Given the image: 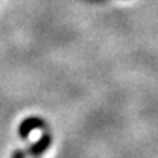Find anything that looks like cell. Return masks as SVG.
<instances>
[{
    "label": "cell",
    "instance_id": "1",
    "mask_svg": "<svg viewBox=\"0 0 158 158\" xmlns=\"http://www.w3.org/2000/svg\"><path fill=\"white\" fill-rule=\"evenodd\" d=\"M37 129H45V122L38 116H29L25 117L18 126V135L22 139H27L34 130Z\"/></svg>",
    "mask_w": 158,
    "mask_h": 158
},
{
    "label": "cell",
    "instance_id": "2",
    "mask_svg": "<svg viewBox=\"0 0 158 158\" xmlns=\"http://www.w3.org/2000/svg\"><path fill=\"white\" fill-rule=\"evenodd\" d=\"M51 142H53L51 135L50 133H47V132H44V133L40 136L34 143H31V145L28 147V149H27V155L31 157V158L41 157V155L51 147Z\"/></svg>",
    "mask_w": 158,
    "mask_h": 158
},
{
    "label": "cell",
    "instance_id": "3",
    "mask_svg": "<svg viewBox=\"0 0 158 158\" xmlns=\"http://www.w3.org/2000/svg\"><path fill=\"white\" fill-rule=\"evenodd\" d=\"M25 157H27V152L23 149H19V148L15 149L13 154H12V158H25Z\"/></svg>",
    "mask_w": 158,
    "mask_h": 158
}]
</instances>
